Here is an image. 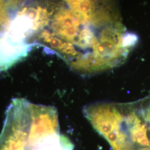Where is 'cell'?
<instances>
[{"mask_svg":"<svg viewBox=\"0 0 150 150\" xmlns=\"http://www.w3.org/2000/svg\"><path fill=\"white\" fill-rule=\"evenodd\" d=\"M60 134L58 113L52 106L15 98L6 111L0 150H73Z\"/></svg>","mask_w":150,"mask_h":150,"instance_id":"obj_1","label":"cell"},{"mask_svg":"<svg viewBox=\"0 0 150 150\" xmlns=\"http://www.w3.org/2000/svg\"><path fill=\"white\" fill-rule=\"evenodd\" d=\"M139 41V36L134 33L128 32L122 37V45L126 49L130 50Z\"/></svg>","mask_w":150,"mask_h":150,"instance_id":"obj_2","label":"cell"},{"mask_svg":"<svg viewBox=\"0 0 150 150\" xmlns=\"http://www.w3.org/2000/svg\"><path fill=\"white\" fill-rule=\"evenodd\" d=\"M137 101L142 112L150 126V96L146 97Z\"/></svg>","mask_w":150,"mask_h":150,"instance_id":"obj_3","label":"cell"}]
</instances>
